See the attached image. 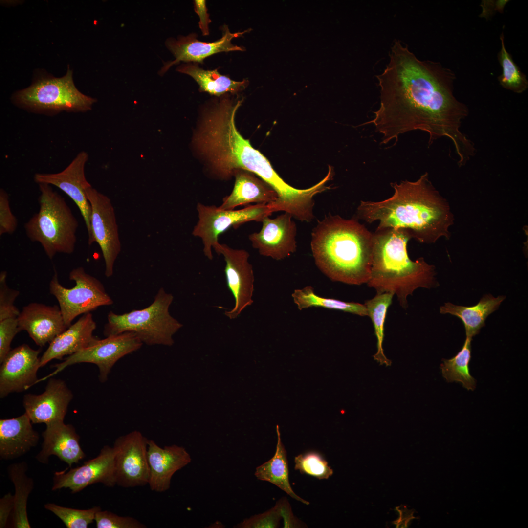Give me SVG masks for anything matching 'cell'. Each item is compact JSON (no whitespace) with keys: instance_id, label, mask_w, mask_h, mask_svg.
I'll use <instances>...</instances> for the list:
<instances>
[{"instance_id":"28","label":"cell","mask_w":528,"mask_h":528,"mask_svg":"<svg viewBox=\"0 0 528 528\" xmlns=\"http://www.w3.org/2000/svg\"><path fill=\"white\" fill-rule=\"evenodd\" d=\"M176 70L192 77L199 86V90L220 96L226 92L235 93L244 88L247 81H236L220 74L217 70H206L196 63H188L177 67Z\"/></svg>"},{"instance_id":"42","label":"cell","mask_w":528,"mask_h":528,"mask_svg":"<svg viewBox=\"0 0 528 528\" xmlns=\"http://www.w3.org/2000/svg\"><path fill=\"white\" fill-rule=\"evenodd\" d=\"M509 1L508 0H482L480 4L482 10L479 17L488 19L497 12L503 13L506 5Z\"/></svg>"},{"instance_id":"29","label":"cell","mask_w":528,"mask_h":528,"mask_svg":"<svg viewBox=\"0 0 528 528\" xmlns=\"http://www.w3.org/2000/svg\"><path fill=\"white\" fill-rule=\"evenodd\" d=\"M28 466L25 462L15 463L8 467L10 480L15 488L14 508L12 514L13 526L15 528H31L27 513V503L34 488V482L26 474Z\"/></svg>"},{"instance_id":"44","label":"cell","mask_w":528,"mask_h":528,"mask_svg":"<svg viewBox=\"0 0 528 528\" xmlns=\"http://www.w3.org/2000/svg\"><path fill=\"white\" fill-rule=\"evenodd\" d=\"M14 508V495L10 492L0 499V528L6 527L8 520Z\"/></svg>"},{"instance_id":"38","label":"cell","mask_w":528,"mask_h":528,"mask_svg":"<svg viewBox=\"0 0 528 528\" xmlns=\"http://www.w3.org/2000/svg\"><path fill=\"white\" fill-rule=\"evenodd\" d=\"M281 515V511L278 501L270 510L261 514L256 515L250 518L244 519L237 527L242 528H277Z\"/></svg>"},{"instance_id":"9","label":"cell","mask_w":528,"mask_h":528,"mask_svg":"<svg viewBox=\"0 0 528 528\" xmlns=\"http://www.w3.org/2000/svg\"><path fill=\"white\" fill-rule=\"evenodd\" d=\"M196 209L198 220L192 234L201 239L204 254L211 260L213 258L212 250L219 243V236L221 233L231 227H238L249 221L262 222L274 212L271 206L265 203L251 205L239 210H222L198 202Z\"/></svg>"},{"instance_id":"1","label":"cell","mask_w":528,"mask_h":528,"mask_svg":"<svg viewBox=\"0 0 528 528\" xmlns=\"http://www.w3.org/2000/svg\"><path fill=\"white\" fill-rule=\"evenodd\" d=\"M389 60L376 77L380 106L373 123L387 144L406 132L419 130L429 135L428 144L442 137L451 140L459 166L476 152L474 143L460 130L469 109L454 95L455 73L438 62L420 60L399 40L394 42Z\"/></svg>"},{"instance_id":"19","label":"cell","mask_w":528,"mask_h":528,"mask_svg":"<svg viewBox=\"0 0 528 528\" xmlns=\"http://www.w3.org/2000/svg\"><path fill=\"white\" fill-rule=\"evenodd\" d=\"M246 32L245 30L241 32L231 33L227 26H224L222 37L216 41L209 43L197 40L195 33L178 37L177 39L168 38L165 45L176 59L165 62L159 71V74L163 75L172 66L181 61L187 63H203L205 58L214 54L221 52L243 51L244 49L241 47L232 44L231 40L234 38L242 36Z\"/></svg>"},{"instance_id":"12","label":"cell","mask_w":528,"mask_h":528,"mask_svg":"<svg viewBox=\"0 0 528 528\" xmlns=\"http://www.w3.org/2000/svg\"><path fill=\"white\" fill-rule=\"evenodd\" d=\"M85 193L91 206L92 236L102 251L105 275L109 278L113 274L114 263L121 251L114 209L110 198L91 185L86 189Z\"/></svg>"},{"instance_id":"24","label":"cell","mask_w":528,"mask_h":528,"mask_svg":"<svg viewBox=\"0 0 528 528\" xmlns=\"http://www.w3.org/2000/svg\"><path fill=\"white\" fill-rule=\"evenodd\" d=\"M28 415L0 420V457L11 460L29 452L38 443L39 435L34 430Z\"/></svg>"},{"instance_id":"27","label":"cell","mask_w":528,"mask_h":528,"mask_svg":"<svg viewBox=\"0 0 528 528\" xmlns=\"http://www.w3.org/2000/svg\"><path fill=\"white\" fill-rule=\"evenodd\" d=\"M276 432L278 439L275 454L268 461L258 466L254 475L258 480L274 484L292 498L308 505L309 502L298 496L291 488L287 453L281 440L278 425H276Z\"/></svg>"},{"instance_id":"33","label":"cell","mask_w":528,"mask_h":528,"mask_svg":"<svg viewBox=\"0 0 528 528\" xmlns=\"http://www.w3.org/2000/svg\"><path fill=\"white\" fill-rule=\"evenodd\" d=\"M500 39L501 48L497 57L502 73L498 77V80L504 88L516 93H522L528 88L526 76L521 71L511 54L507 51L505 45L503 32L500 36Z\"/></svg>"},{"instance_id":"13","label":"cell","mask_w":528,"mask_h":528,"mask_svg":"<svg viewBox=\"0 0 528 528\" xmlns=\"http://www.w3.org/2000/svg\"><path fill=\"white\" fill-rule=\"evenodd\" d=\"M213 249L217 254L222 255L225 262L227 285L235 299V306L224 314L230 319H234L253 302L254 276L248 261L250 255L244 249H234L219 242Z\"/></svg>"},{"instance_id":"36","label":"cell","mask_w":528,"mask_h":528,"mask_svg":"<svg viewBox=\"0 0 528 528\" xmlns=\"http://www.w3.org/2000/svg\"><path fill=\"white\" fill-rule=\"evenodd\" d=\"M7 272L0 273V321L10 318H17L20 313L15 306L19 291L10 288L7 284Z\"/></svg>"},{"instance_id":"23","label":"cell","mask_w":528,"mask_h":528,"mask_svg":"<svg viewBox=\"0 0 528 528\" xmlns=\"http://www.w3.org/2000/svg\"><path fill=\"white\" fill-rule=\"evenodd\" d=\"M96 323L90 312L82 315L74 324L57 336L40 358V367L54 359H62L88 346L97 338L93 335Z\"/></svg>"},{"instance_id":"43","label":"cell","mask_w":528,"mask_h":528,"mask_svg":"<svg viewBox=\"0 0 528 528\" xmlns=\"http://www.w3.org/2000/svg\"><path fill=\"white\" fill-rule=\"evenodd\" d=\"M194 9L199 18V27L203 35L209 34L208 25L211 22L209 15L207 13L206 1L196 0L194 1Z\"/></svg>"},{"instance_id":"21","label":"cell","mask_w":528,"mask_h":528,"mask_svg":"<svg viewBox=\"0 0 528 528\" xmlns=\"http://www.w3.org/2000/svg\"><path fill=\"white\" fill-rule=\"evenodd\" d=\"M147 456L149 467L148 484L151 490H168L173 475L191 462L186 450L175 444L161 447L153 440H148Z\"/></svg>"},{"instance_id":"37","label":"cell","mask_w":528,"mask_h":528,"mask_svg":"<svg viewBox=\"0 0 528 528\" xmlns=\"http://www.w3.org/2000/svg\"><path fill=\"white\" fill-rule=\"evenodd\" d=\"M94 521L97 528H146V525L130 516H119L108 510H98Z\"/></svg>"},{"instance_id":"5","label":"cell","mask_w":528,"mask_h":528,"mask_svg":"<svg viewBox=\"0 0 528 528\" xmlns=\"http://www.w3.org/2000/svg\"><path fill=\"white\" fill-rule=\"evenodd\" d=\"M39 209L24 225L26 236L42 246L52 259L57 253L71 254L77 242L79 224L65 198L51 185L39 184Z\"/></svg>"},{"instance_id":"39","label":"cell","mask_w":528,"mask_h":528,"mask_svg":"<svg viewBox=\"0 0 528 528\" xmlns=\"http://www.w3.org/2000/svg\"><path fill=\"white\" fill-rule=\"evenodd\" d=\"M18 222L12 213L10 206L9 195L3 189L0 190V236L12 234L18 227Z\"/></svg>"},{"instance_id":"15","label":"cell","mask_w":528,"mask_h":528,"mask_svg":"<svg viewBox=\"0 0 528 528\" xmlns=\"http://www.w3.org/2000/svg\"><path fill=\"white\" fill-rule=\"evenodd\" d=\"M88 159V154L82 151L63 171L56 173H36L34 180L38 184H46L57 187L74 202L85 223L90 246L94 241L90 224L91 206L85 193L86 189L91 185L85 174V167Z\"/></svg>"},{"instance_id":"6","label":"cell","mask_w":528,"mask_h":528,"mask_svg":"<svg viewBox=\"0 0 528 528\" xmlns=\"http://www.w3.org/2000/svg\"><path fill=\"white\" fill-rule=\"evenodd\" d=\"M173 300V295L162 287L153 303L144 308L122 314L109 312L104 327V336L131 331L135 333L143 344L172 346L173 335L183 326L169 313Z\"/></svg>"},{"instance_id":"7","label":"cell","mask_w":528,"mask_h":528,"mask_svg":"<svg viewBox=\"0 0 528 528\" xmlns=\"http://www.w3.org/2000/svg\"><path fill=\"white\" fill-rule=\"evenodd\" d=\"M72 75V71L68 68L62 77L41 78L28 88L16 92L12 101L26 110L47 115L62 111H88L96 99L83 94L77 88Z\"/></svg>"},{"instance_id":"35","label":"cell","mask_w":528,"mask_h":528,"mask_svg":"<svg viewBox=\"0 0 528 528\" xmlns=\"http://www.w3.org/2000/svg\"><path fill=\"white\" fill-rule=\"evenodd\" d=\"M295 469L319 480L328 479L333 473L328 462L318 453L309 452L296 456Z\"/></svg>"},{"instance_id":"41","label":"cell","mask_w":528,"mask_h":528,"mask_svg":"<svg viewBox=\"0 0 528 528\" xmlns=\"http://www.w3.org/2000/svg\"><path fill=\"white\" fill-rule=\"evenodd\" d=\"M280 504L282 517L284 518V528L307 527L306 525L295 518L291 511L289 503L286 498L278 501Z\"/></svg>"},{"instance_id":"14","label":"cell","mask_w":528,"mask_h":528,"mask_svg":"<svg viewBox=\"0 0 528 528\" xmlns=\"http://www.w3.org/2000/svg\"><path fill=\"white\" fill-rule=\"evenodd\" d=\"M96 483L112 487L116 485L114 468V450L105 445L98 456L79 467L56 472L53 477L52 490L69 488L72 493Z\"/></svg>"},{"instance_id":"16","label":"cell","mask_w":528,"mask_h":528,"mask_svg":"<svg viewBox=\"0 0 528 528\" xmlns=\"http://www.w3.org/2000/svg\"><path fill=\"white\" fill-rule=\"evenodd\" d=\"M292 218L287 212L274 218L265 217L261 230L248 236L252 247L260 255L276 260L294 253L297 249V226Z\"/></svg>"},{"instance_id":"8","label":"cell","mask_w":528,"mask_h":528,"mask_svg":"<svg viewBox=\"0 0 528 528\" xmlns=\"http://www.w3.org/2000/svg\"><path fill=\"white\" fill-rule=\"evenodd\" d=\"M68 277L75 283L71 288H67L60 283L56 271L49 284V292L58 301L67 327L78 316L90 312L99 307L113 304V300L101 282L87 273L83 267L72 269Z\"/></svg>"},{"instance_id":"17","label":"cell","mask_w":528,"mask_h":528,"mask_svg":"<svg viewBox=\"0 0 528 528\" xmlns=\"http://www.w3.org/2000/svg\"><path fill=\"white\" fill-rule=\"evenodd\" d=\"M41 350L23 344L11 349L0 363V397L26 390L38 383Z\"/></svg>"},{"instance_id":"22","label":"cell","mask_w":528,"mask_h":528,"mask_svg":"<svg viewBox=\"0 0 528 528\" xmlns=\"http://www.w3.org/2000/svg\"><path fill=\"white\" fill-rule=\"evenodd\" d=\"M46 426L42 433V449L35 457L38 462L47 464L49 457L55 455L71 468L86 457L80 444V437L72 425L61 421Z\"/></svg>"},{"instance_id":"31","label":"cell","mask_w":528,"mask_h":528,"mask_svg":"<svg viewBox=\"0 0 528 528\" xmlns=\"http://www.w3.org/2000/svg\"><path fill=\"white\" fill-rule=\"evenodd\" d=\"M472 338L466 337L464 343L457 354L449 359H443L440 368L443 377L448 382H461L468 390L473 391L476 381L470 374L469 364L471 358Z\"/></svg>"},{"instance_id":"18","label":"cell","mask_w":528,"mask_h":528,"mask_svg":"<svg viewBox=\"0 0 528 528\" xmlns=\"http://www.w3.org/2000/svg\"><path fill=\"white\" fill-rule=\"evenodd\" d=\"M73 397L72 392L64 380L50 378L42 394L25 395L23 405L32 423L47 425L64 421Z\"/></svg>"},{"instance_id":"2","label":"cell","mask_w":528,"mask_h":528,"mask_svg":"<svg viewBox=\"0 0 528 528\" xmlns=\"http://www.w3.org/2000/svg\"><path fill=\"white\" fill-rule=\"evenodd\" d=\"M393 195L379 202L361 201L358 218L368 223L379 221L376 229L402 228L421 243L449 239L453 216L446 200L429 180L426 172L416 181L391 183Z\"/></svg>"},{"instance_id":"40","label":"cell","mask_w":528,"mask_h":528,"mask_svg":"<svg viewBox=\"0 0 528 528\" xmlns=\"http://www.w3.org/2000/svg\"><path fill=\"white\" fill-rule=\"evenodd\" d=\"M20 331L17 318H10L0 321V363L11 350V342Z\"/></svg>"},{"instance_id":"26","label":"cell","mask_w":528,"mask_h":528,"mask_svg":"<svg viewBox=\"0 0 528 528\" xmlns=\"http://www.w3.org/2000/svg\"><path fill=\"white\" fill-rule=\"evenodd\" d=\"M505 298V296L495 297L490 294H486L477 304L470 307L447 302L440 307V311L460 318L464 326L466 337L472 338L479 333L486 318L498 309Z\"/></svg>"},{"instance_id":"3","label":"cell","mask_w":528,"mask_h":528,"mask_svg":"<svg viewBox=\"0 0 528 528\" xmlns=\"http://www.w3.org/2000/svg\"><path fill=\"white\" fill-rule=\"evenodd\" d=\"M374 234L356 218L329 214L312 229L310 247L315 264L330 280L353 285L368 281Z\"/></svg>"},{"instance_id":"30","label":"cell","mask_w":528,"mask_h":528,"mask_svg":"<svg viewBox=\"0 0 528 528\" xmlns=\"http://www.w3.org/2000/svg\"><path fill=\"white\" fill-rule=\"evenodd\" d=\"M291 296L300 310L311 307H321L361 316H368L365 305L320 296L316 294L313 287L310 286L295 289Z\"/></svg>"},{"instance_id":"34","label":"cell","mask_w":528,"mask_h":528,"mask_svg":"<svg viewBox=\"0 0 528 528\" xmlns=\"http://www.w3.org/2000/svg\"><path fill=\"white\" fill-rule=\"evenodd\" d=\"M44 508L59 518L67 528H86L94 521L96 513L101 509L94 506L88 509L64 507L54 503H47Z\"/></svg>"},{"instance_id":"11","label":"cell","mask_w":528,"mask_h":528,"mask_svg":"<svg viewBox=\"0 0 528 528\" xmlns=\"http://www.w3.org/2000/svg\"><path fill=\"white\" fill-rule=\"evenodd\" d=\"M148 440L137 430L115 440L113 448L116 485L130 488L148 484Z\"/></svg>"},{"instance_id":"10","label":"cell","mask_w":528,"mask_h":528,"mask_svg":"<svg viewBox=\"0 0 528 528\" xmlns=\"http://www.w3.org/2000/svg\"><path fill=\"white\" fill-rule=\"evenodd\" d=\"M143 344L137 335L131 331L108 336L103 339L97 338L85 348L69 355L63 362L54 364V371L38 382L53 376L67 366L89 363L97 366L99 381L104 383L108 380L111 369L120 359L138 350Z\"/></svg>"},{"instance_id":"4","label":"cell","mask_w":528,"mask_h":528,"mask_svg":"<svg viewBox=\"0 0 528 528\" xmlns=\"http://www.w3.org/2000/svg\"><path fill=\"white\" fill-rule=\"evenodd\" d=\"M374 234L370 278L367 284L378 293L396 294L400 305L407 307V297L419 287L436 286L435 267L423 258L413 261L408 255L407 244L412 238L402 228L376 229Z\"/></svg>"},{"instance_id":"32","label":"cell","mask_w":528,"mask_h":528,"mask_svg":"<svg viewBox=\"0 0 528 528\" xmlns=\"http://www.w3.org/2000/svg\"><path fill=\"white\" fill-rule=\"evenodd\" d=\"M394 294L390 292L378 293L373 298L365 303L368 316L373 323L377 339V352L373 355L375 360L380 365L389 366L392 361L384 353L382 347L384 338V323L389 307L392 303Z\"/></svg>"},{"instance_id":"45","label":"cell","mask_w":528,"mask_h":528,"mask_svg":"<svg viewBox=\"0 0 528 528\" xmlns=\"http://www.w3.org/2000/svg\"><path fill=\"white\" fill-rule=\"evenodd\" d=\"M396 510L398 512L399 514L398 518L396 520L393 522V523L396 526V528H407L410 522L413 519H415V517L413 515L414 511L413 510L408 509L407 506H405L401 505L396 507Z\"/></svg>"},{"instance_id":"20","label":"cell","mask_w":528,"mask_h":528,"mask_svg":"<svg viewBox=\"0 0 528 528\" xmlns=\"http://www.w3.org/2000/svg\"><path fill=\"white\" fill-rule=\"evenodd\" d=\"M17 319L21 330L26 331L41 347L50 343L68 328L59 306L56 305L30 303L22 308Z\"/></svg>"},{"instance_id":"25","label":"cell","mask_w":528,"mask_h":528,"mask_svg":"<svg viewBox=\"0 0 528 528\" xmlns=\"http://www.w3.org/2000/svg\"><path fill=\"white\" fill-rule=\"evenodd\" d=\"M235 184L231 194L223 198L219 207L222 210H233L241 205L251 203L272 204L278 199L277 193L261 178L249 171L236 170Z\"/></svg>"}]
</instances>
